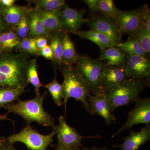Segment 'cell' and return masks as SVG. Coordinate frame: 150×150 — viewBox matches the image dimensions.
I'll return each instance as SVG.
<instances>
[{
	"instance_id": "cell-16",
	"label": "cell",
	"mask_w": 150,
	"mask_h": 150,
	"mask_svg": "<svg viewBox=\"0 0 150 150\" xmlns=\"http://www.w3.org/2000/svg\"><path fill=\"white\" fill-rule=\"evenodd\" d=\"M128 79L123 66L121 67L106 66L101 80L103 93L105 90L118 85Z\"/></svg>"
},
{
	"instance_id": "cell-6",
	"label": "cell",
	"mask_w": 150,
	"mask_h": 150,
	"mask_svg": "<svg viewBox=\"0 0 150 150\" xmlns=\"http://www.w3.org/2000/svg\"><path fill=\"white\" fill-rule=\"evenodd\" d=\"M56 133L53 131L48 135H43L30 125H27L17 134L11 135L7 138L12 144L20 142L30 150H46L53 141Z\"/></svg>"
},
{
	"instance_id": "cell-38",
	"label": "cell",
	"mask_w": 150,
	"mask_h": 150,
	"mask_svg": "<svg viewBox=\"0 0 150 150\" xmlns=\"http://www.w3.org/2000/svg\"><path fill=\"white\" fill-rule=\"evenodd\" d=\"M15 0H0V8L10 7L15 4Z\"/></svg>"
},
{
	"instance_id": "cell-23",
	"label": "cell",
	"mask_w": 150,
	"mask_h": 150,
	"mask_svg": "<svg viewBox=\"0 0 150 150\" xmlns=\"http://www.w3.org/2000/svg\"><path fill=\"white\" fill-rule=\"evenodd\" d=\"M28 17L30 30L28 38H35L40 36L49 38L51 33L47 32L45 29L42 21L36 13L34 8Z\"/></svg>"
},
{
	"instance_id": "cell-41",
	"label": "cell",
	"mask_w": 150,
	"mask_h": 150,
	"mask_svg": "<svg viewBox=\"0 0 150 150\" xmlns=\"http://www.w3.org/2000/svg\"><path fill=\"white\" fill-rule=\"evenodd\" d=\"M7 114H6L5 115H0V119L1 120H10L7 117Z\"/></svg>"
},
{
	"instance_id": "cell-34",
	"label": "cell",
	"mask_w": 150,
	"mask_h": 150,
	"mask_svg": "<svg viewBox=\"0 0 150 150\" xmlns=\"http://www.w3.org/2000/svg\"><path fill=\"white\" fill-rule=\"evenodd\" d=\"M48 38L44 36H40L35 38V46L38 51L48 45Z\"/></svg>"
},
{
	"instance_id": "cell-2",
	"label": "cell",
	"mask_w": 150,
	"mask_h": 150,
	"mask_svg": "<svg viewBox=\"0 0 150 150\" xmlns=\"http://www.w3.org/2000/svg\"><path fill=\"white\" fill-rule=\"evenodd\" d=\"M47 92L42 94L36 96L34 98L28 100H18L12 104L4 107L8 114L12 112L20 115L25 121L27 125H30L33 122H36L45 127H55V119L43 107V101L47 95Z\"/></svg>"
},
{
	"instance_id": "cell-28",
	"label": "cell",
	"mask_w": 150,
	"mask_h": 150,
	"mask_svg": "<svg viewBox=\"0 0 150 150\" xmlns=\"http://www.w3.org/2000/svg\"><path fill=\"white\" fill-rule=\"evenodd\" d=\"M29 5H35V8H40L46 11H54L62 8L66 4L65 0H32L27 1Z\"/></svg>"
},
{
	"instance_id": "cell-9",
	"label": "cell",
	"mask_w": 150,
	"mask_h": 150,
	"mask_svg": "<svg viewBox=\"0 0 150 150\" xmlns=\"http://www.w3.org/2000/svg\"><path fill=\"white\" fill-rule=\"evenodd\" d=\"M86 23L91 30L104 34L115 45L122 42L123 33L116 23L110 18L101 14L87 19Z\"/></svg>"
},
{
	"instance_id": "cell-22",
	"label": "cell",
	"mask_w": 150,
	"mask_h": 150,
	"mask_svg": "<svg viewBox=\"0 0 150 150\" xmlns=\"http://www.w3.org/2000/svg\"><path fill=\"white\" fill-rule=\"evenodd\" d=\"M20 39L12 28L0 34V53H9L17 50Z\"/></svg>"
},
{
	"instance_id": "cell-27",
	"label": "cell",
	"mask_w": 150,
	"mask_h": 150,
	"mask_svg": "<svg viewBox=\"0 0 150 150\" xmlns=\"http://www.w3.org/2000/svg\"><path fill=\"white\" fill-rule=\"evenodd\" d=\"M43 87L47 89L52 97V99L56 105L61 106L64 104V88L62 83H60L56 79V74L53 81Z\"/></svg>"
},
{
	"instance_id": "cell-36",
	"label": "cell",
	"mask_w": 150,
	"mask_h": 150,
	"mask_svg": "<svg viewBox=\"0 0 150 150\" xmlns=\"http://www.w3.org/2000/svg\"><path fill=\"white\" fill-rule=\"evenodd\" d=\"M12 145L5 137H0V150H10Z\"/></svg>"
},
{
	"instance_id": "cell-5",
	"label": "cell",
	"mask_w": 150,
	"mask_h": 150,
	"mask_svg": "<svg viewBox=\"0 0 150 150\" xmlns=\"http://www.w3.org/2000/svg\"><path fill=\"white\" fill-rule=\"evenodd\" d=\"M106 67L97 59L86 55L80 56L76 68L83 79L89 93H103L101 80Z\"/></svg>"
},
{
	"instance_id": "cell-7",
	"label": "cell",
	"mask_w": 150,
	"mask_h": 150,
	"mask_svg": "<svg viewBox=\"0 0 150 150\" xmlns=\"http://www.w3.org/2000/svg\"><path fill=\"white\" fill-rule=\"evenodd\" d=\"M148 7L147 5H145L131 10H120L114 21L123 34L126 33L131 35L140 28Z\"/></svg>"
},
{
	"instance_id": "cell-14",
	"label": "cell",
	"mask_w": 150,
	"mask_h": 150,
	"mask_svg": "<svg viewBox=\"0 0 150 150\" xmlns=\"http://www.w3.org/2000/svg\"><path fill=\"white\" fill-rule=\"evenodd\" d=\"M33 8L31 6L14 4L10 7L0 8V13L9 26L14 29L23 19L28 16Z\"/></svg>"
},
{
	"instance_id": "cell-33",
	"label": "cell",
	"mask_w": 150,
	"mask_h": 150,
	"mask_svg": "<svg viewBox=\"0 0 150 150\" xmlns=\"http://www.w3.org/2000/svg\"><path fill=\"white\" fill-rule=\"evenodd\" d=\"M39 55L45 59L51 61H53L54 58L52 49L48 45L39 51Z\"/></svg>"
},
{
	"instance_id": "cell-8",
	"label": "cell",
	"mask_w": 150,
	"mask_h": 150,
	"mask_svg": "<svg viewBox=\"0 0 150 150\" xmlns=\"http://www.w3.org/2000/svg\"><path fill=\"white\" fill-rule=\"evenodd\" d=\"M135 107L129 112L128 118L123 126L116 134L112 136L115 137L121 132L126 129L131 130L133 126L139 124H150V99L149 98H141L138 97L135 99Z\"/></svg>"
},
{
	"instance_id": "cell-20",
	"label": "cell",
	"mask_w": 150,
	"mask_h": 150,
	"mask_svg": "<svg viewBox=\"0 0 150 150\" xmlns=\"http://www.w3.org/2000/svg\"><path fill=\"white\" fill-rule=\"evenodd\" d=\"M62 31L51 33L48 38V45L51 47L53 53L52 61L55 69H60L63 67L62 62Z\"/></svg>"
},
{
	"instance_id": "cell-35",
	"label": "cell",
	"mask_w": 150,
	"mask_h": 150,
	"mask_svg": "<svg viewBox=\"0 0 150 150\" xmlns=\"http://www.w3.org/2000/svg\"><path fill=\"white\" fill-rule=\"evenodd\" d=\"M142 25L144 26L148 32L150 33V11L149 7L146 10Z\"/></svg>"
},
{
	"instance_id": "cell-25",
	"label": "cell",
	"mask_w": 150,
	"mask_h": 150,
	"mask_svg": "<svg viewBox=\"0 0 150 150\" xmlns=\"http://www.w3.org/2000/svg\"><path fill=\"white\" fill-rule=\"evenodd\" d=\"M115 47L120 49L127 55L149 56V54L145 53L139 43L131 36L125 42H121L116 44Z\"/></svg>"
},
{
	"instance_id": "cell-3",
	"label": "cell",
	"mask_w": 150,
	"mask_h": 150,
	"mask_svg": "<svg viewBox=\"0 0 150 150\" xmlns=\"http://www.w3.org/2000/svg\"><path fill=\"white\" fill-rule=\"evenodd\" d=\"M150 78L129 79L115 86L103 91L110 104L112 113L118 107L125 106L134 101L150 85Z\"/></svg>"
},
{
	"instance_id": "cell-39",
	"label": "cell",
	"mask_w": 150,
	"mask_h": 150,
	"mask_svg": "<svg viewBox=\"0 0 150 150\" xmlns=\"http://www.w3.org/2000/svg\"><path fill=\"white\" fill-rule=\"evenodd\" d=\"M10 27L5 21L2 16L0 13V34L10 29Z\"/></svg>"
},
{
	"instance_id": "cell-21",
	"label": "cell",
	"mask_w": 150,
	"mask_h": 150,
	"mask_svg": "<svg viewBox=\"0 0 150 150\" xmlns=\"http://www.w3.org/2000/svg\"><path fill=\"white\" fill-rule=\"evenodd\" d=\"M77 35L81 38L90 40L95 43L100 48L101 51L110 47H114L116 45L107 36L96 30H90L79 31Z\"/></svg>"
},
{
	"instance_id": "cell-15",
	"label": "cell",
	"mask_w": 150,
	"mask_h": 150,
	"mask_svg": "<svg viewBox=\"0 0 150 150\" xmlns=\"http://www.w3.org/2000/svg\"><path fill=\"white\" fill-rule=\"evenodd\" d=\"M150 139V126L149 124L142 128L139 132L131 131L129 136L123 139V144L115 147L120 148L121 150H137Z\"/></svg>"
},
{
	"instance_id": "cell-10",
	"label": "cell",
	"mask_w": 150,
	"mask_h": 150,
	"mask_svg": "<svg viewBox=\"0 0 150 150\" xmlns=\"http://www.w3.org/2000/svg\"><path fill=\"white\" fill-rule=\"evenodd\" d=\"M59 123L53 130L57 135L58 144L69 148H79L82 147V140L85 138H96L98 137H84L78 133L76 129L67 124L64 116L59 118Z\"/></svg>"
},
{
	"instance_id": "cell-4",
	"label": "cell",
	"mask_w": 150,
	"mask_h": 150,
	"mask_svg": "<svg viewBox=\"0 0 150 150\" xmlns=\"http://www.w3.org/2000/svg\"><path fill=\"white\" fill-rule=\"evenodd\" d=\"M60 70L64 78L62 84L64 91L63 102L65 105V110L68 100L72 98L76 101L82 103L88 112L94 114L88 100L89 93L86 86L76 67H63Z\"/></svg>"
},
{
	"instance_id": "cell-40",
	"label": "cell",
	"mask_w": 150,
	"mask_h": 150,
	"mask_svg": "<svg viewBox=\"0 0 150 150\" xmlns=\"http://www.w3.org/2000/svg\"><path fill=\"white\" fill-rule=\"evenodd\" d=\"M56 150H83L81 149L80 148H69L65 147L63 145L58 144H57Z\"/></svg>"
},
{
	"instance_id": "cell-11",
	"label": "cell",
	"mask_w": 150,
	"mask_h": 150,
	"mask_svg": "<svg viewBox=\"0 0 150 150\" xmlns=\"http://www.w3.org/2000/svg\"><path fill=\"white\" fill-rule=\"evenodd\" d=\"M86 12L85 9L78 10L72 8L65 4L62 7L60 16L63 29L77 35L82 25L87 21L84 18Z\"/></svg>"
},
{
	"instance_id": "cell-19",
	"label": "cell",
	"mask_w": 150,
	"mask_h": 150,
	"mask_svg": "<svg viewBox=\"0 0 150 150\" xmlns=\"http://www.w3.org/2000/svg\"><path fill=\"white\" fill-rule=\"evenodd\" d=\"M127 55L120 49L114 46L101 51L98 60L106 66L121 67L125 64Z\"/></svg>"
},
{
	"instance_id": "cell-30",
	"label": "cell",
	"mask_w": 150,
	"mask_h": 150,
	"mask_svg": "<svg viewBox=\"0 0 150 150\" xmlns=\"http://www.w3.org/2000/svg\"><path fill=\"white\" fill-rule=\"evenodd\" d=\"M129 35H131L139 43L145 53L150 54V33L143 25L137 31Z\"/></svg>"
},
{
	"instance_id": "cell-29",
	"label": "cell",
	"mask_w": 150,
	"mask_h": 150,
	"mask_svg": "<svg viewBox=\"0 0 150 150\" xmlns=\"http://www.w3.org/2000/svg\"><path fill=\"white\" fill-rule=\"evenodd\" d=\"M96 11L114 21L120 10L117 8L113 0H98Z\"/></svg>"
},
{
	"instance_id": "cell-26",
	"label": "cell",
	"mask_w": 150,
	"mask_h": 150,
	"mask_svg": "<svg viewBox=\"0 0 150 150\" xmlns=\"http://www.w3.org/2000/svg\"><path fill=\"white\" fill-rule=\"evenodd\" d=\"M38 68L37 59H33L29 60L27 68V81L28 84H31L34 87L36 96L41 94L40 89L43 86L38 76Z\"/></svg>"
},
{
	"instance_id": "cell-37",
	"label": "cell",
	"mask_w": 150,
	"mask_h": 150,
	"mask_svg": "<svg viewBox=\"0 0 150 150\" xmlns=\"http://www.w3.org/2000/svg\"><path fill=\"white\" fill-rule=\"evenodd\" d=\"M82 1L85 3L90 11H97V6L98 0H83Z\"/></svg>"
},
{
	"instance_id": "cell-32",
	"label": "cell",
	"mask_w": 150,
	"mask_h": 150,
	"mask_svg": "<svg viewBox=\"0 0 150 150\" xmlns=\"http://www.w3.org/2000/svg\"><path fill=\"white\" fill-rule=\"evenodd\" d=\"M28 17L23 19L14 29L20 40L27 38L29 36V26Z\"/></svg>"
},
{
	"instance_id": "cell-24",
	"label": "cell",
	"mask_w": 150,
	"mask_h": 150,
	"mask_svg": "<svg viewBox=\"0 0 150 150\" xmlns=\"http://www.w3.org/2000/svg\"><path fill=\"white\" fill-rule=\"evenodd\" d=\"M25 91L24 88L0 87V108L14 103L19 99L20 96Z\"/></svg>"
},
{
	"instance_id": "cell-18",
	"label": "cell",
	"mask_w": 150,
	"mask_h": 150,
	"mask_svg": "<svg viewBox=\"0 0 150 150\" xmlns=\"http://www.w3.org/2000/svg\"><path fill=\"white\" fill-rule=\"evenodd\" d=\"M34 9L47 32L51 33L64 30L60 19L62 8L51 12L35 8Z\"/></svg>"
},
{
	"instance_id": "cell-1",
	"label": "cell",
	"mask_w": 150,
	"mask_h": 150,
	"mask_svg": "<svg viewBox=\"0 0 150 150\" xmlns=\"http://www.w3.org/2000/svg\"><path fill=\"white\" fill-rule=\"evenodd\" d=\"M31 56L18 52L0 53V87L25 88L28 84L27 68Z\"/></svg>"
},
{
	"instance_id": "cell-31",
	"label": "cell",
	"mask_w": 150,
	"mask_h": 150,
	"mask_svg": "<svg viewBox=\"0 0 150 150\" xmlns=\"http://www.w3.org/2000/svg\"><path fill=\"white\" fill-rule=\"evenodd\" d=\"M16 51L31 56H39V51L35 46V38H27L21 40Z\"/></svg>"
},
{
	"instance_id": "cell-17",
	"label": "cell",
	"mask_w": 150,
	"mask_h": 150,
	"mask_svg": "<svg viewBox=\"0 0 150 150\" xmlns=\"http://www.w3.org/2000/svg\"><path fill=\"white\" fill-rule=\"evenodd\" d=\"M62 38L63 67H71L76 64L80 55L77 51L69 33L64 30H62Z\"/></svg>"
},
{
	"instance_id": "cell-42",
	"label": "cell",
	"mask_w": 150,
	"mask_h": 150,
	"mask_svg": "<svg viewBox=\"0 0 150 150\" xmlns=\"http://www.w3.org/2000/svg\"><path fill=\"white\" fill-rule=\"evenodd\" d=\"M108 150L105 148H93L91 149L88 150Z\"/></svg>"
},
{
	"instance_id": "cell-12",
	"label": "cell",
	"mask_w": 150,
	"mask_h": 150,
	"mask_svg": "<svg viewBox=\"0 0 150 150\" xmlns=\"http://www.w3.org/2000/svg\"><path fill=\"white\" fill-rule=\"evenodd\" d=\"M123 67L129 79L150 78L149 56L127 55L126 63Z\"/></svg>"
},
{
	"instance_id": "cell-13",
	"label": "cell",
	"mask_w": 150,
	"mask_h": 150,
	"mask_svg": "<svg viewBox=\"0 0 150 150\" xmlns=\"http://www.w3.org/2000/svg\"><path fill=\"white\" fill-rule=\"evenodd\" d=\"M88 100L94 113L103 117L108 125L115 121L110 104L103 93L91 95L89 93Z\"/></svg>"
},
{
	"instance_id": "cell-43",
	"label": "cell",
	"mask_w": 150,
	"mask_h": 150,
	"mask_svg": "<svg viewBox=\"0 0 150 150\" xmlns=\"http://www.w3.org/2000/svg\"><path fill=\"white\" fill-rule=\"evenodd\" d=\"M10 150H16V148H15V147L12 144L11 145V148H10Z\"/></svg>"
}]
</instances>
